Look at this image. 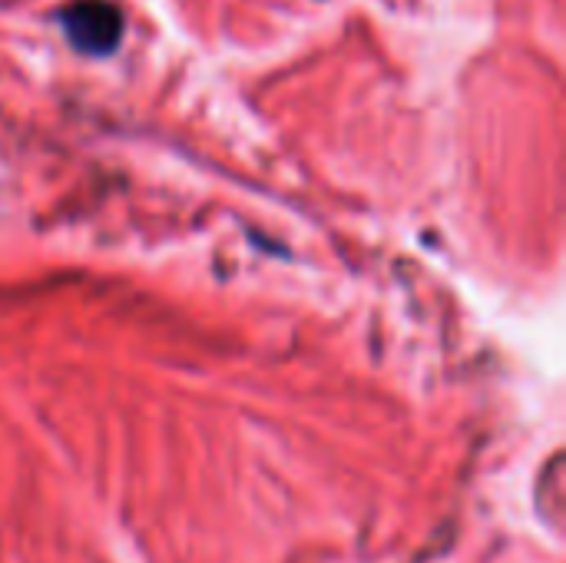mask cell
Wrapping results in <instances>:
<instances>
[{"mask_svg": "<svg viewBox=\"0 0 566 563\" xmlns=\"http://www.w3.org/2000/svg\"><path fill=\"white\" fill-rule=\"evenodd\" d=\"M63 23H66V33L73 37V43L90 53H106L119 40V13L99 0L76 3L73 10H66Z\"/></svg>", "mask_w": 566, "mask_h": 563, "instance_id": "6da1fadb", "label": "cell"}]
</instances>
